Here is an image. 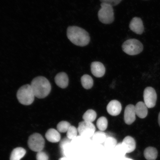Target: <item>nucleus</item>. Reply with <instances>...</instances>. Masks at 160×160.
I'll return each mask as SVG.
<instances>
[{"label":"nucleus","instance_id":"nucleus-1","mask_svg":"<svg viewBox=\"0 0 160 160\" xmlns=\"http://www.w3.org/2000/svg\"><path fill=\"white\" fill-rule=\"evenodd\" d=\"M67 36L72 43L79 47H85L88 45L90 41L89 33L84 29L77 26L68 27Z\"/></svg>","mask_w":160,"mask_h":160},{"label":"nucleus","instance_id":"nucleus-2","mask_svg":"<svg viewBox=\"0 0 160 160\" xmlns=\"http://www.w3.org/2000/svg\"><path fill=\"white\" fill-rule=\"evenodd\" d=\"M31 85L35 97L39 99H43L47 97L51 90V84L48 80L41 76L34 78Z\"/></svg>","mask_w":160,"mask_h":160},{"label":"nucleus","instance_id":"nucleus-3","mask_svg":"<svg viewBox=\"0 0 160 160\" xmlns=\"http://www.w3.org/2000/svg\"><path fill=\"white\" fill-rule=\"evenodd\" d=\"M35 96L31 85H25L20 88L17 93L19 102L24 105L32 104L34 101Z\"/></svg>","mask_w":160,"mask_h":160},{"label":"nucleus","instance_id":"nucleus-4","mask_svg":"<svg viewBox=\"0 0 160 160\" xmlns=\"http://www.w3.org/2000/svg\"><path fill=\"white\" fill-rule=\"evenodd\" d=\"M101 6V9L98 12L99 21L105 24L112 23L115 20L112 6L106 3H102Z\"/></svg>","mask_w":160,"mask_h":160},{"label":"nucleus","instance_id":"nucleus-5","mask_svg":"<svg viewBox=\"0 0 160 160\" xmlns=\"http://www.w3.org/2000/svg\"><path fill=\"white\" fill-rule=\"evenodd\" d=\"M123 51L127 54L133 56L139 54L142 52L143 46L141 42L137 39L127 40L122 46Z\"/></svg>","mask_w":160,"mask_h":160},{"label":"nucleus","instance_id":"nucleus-6","mask_svg":"<svg viewBox=\"0 0 160 160\" xmlns=\"http://www.w3.org/2000/svg\"><path fill=\"white\" fill-rule=\"evenodd\" d=\"M28 144L32 151L38 152L43 151L45 147V141L40 134L35 133L30 136Z\"/></svg>","mask_w":160,"mask_h":160},{"label":"nucleus","instance_id":"nucleus-7","mask_svg":"<svg viewBox=\"0 0 160 160\" xmlns=\"http://www.w3.org/2000/svg\"><path fill=\"white\" fill-rule=\"evenodd\" d=\"M77 129L80 136L88 139L95 132L96 128L92 123L84 121L79 123Z\"/></svg>","mask_w":160,"mask_h":160},{"label":"nucleus","instance_id":"nucleus-8","mask_svg":"<svg viewBox=\"0 0 160 160\" xmlns=\"http://www.w3.org/2000/svg\"><path fill=\"white\" fill-rule=\"evenodd\" d=\"M144 103L149 108L155 107L157 101V94L153 88H146L143 92Z\"/></svg>","mask_w":160,"mask_h":160},{"label":"nucleus","instance_id":"nucleus-9","mask_svg":"<svg viewBox=\"0 0 160 160\" xmlns=\"http://www.w3.org/2000/svg\"><path fill=\"white\" fill-rule=\"evenodd\" d=\"M129 27L132 31L138 35H141L144 32L143 22L140 18H133L130 22Z\"/></svg>","mask_w":160,"mask_h":160},{"label":"nucleus","instance_id":"nucleus-10","mask_svg":"<svg viewBox=\"0 0 160 160\" xmlns=\"http://www.w3.org/2000/svg\"><path fill=\"white\" fill-rule=\"evenodd\" d=\"M135 106L133 105H129L126 107L124 116V120L127 125H131L136 119Z\"/></svg>","mask_w":160,"mask_h":160},{"label":"nucleus","instance_id":"nucleus-11","mask_svg":"<svg viewBox=\"0 0 160 160\" xmlns=\"http://www.w3.org/2000/svg\"><path fill=\"white\" fill-rule=\"evenodd\" d=\"M121 145L126 153H131L134 151L136 149L135 140L133 138L130 136H127L125 137Z\"/></svg>","mask_w":160,"mask_h":160},{"label":"nucleus","instance_id":"nucleus-12","mask_svg":"<svg viewBox=\"0 0 160 160\" xmlns=\"http://www.w3.org/2000/svg\"><path fill=\"white\" fill-rule=\"evenodd\" d=\"M91 68L92 74L96 77L101 78L105 75V68L100 62H93L91 64Z\"/></svg>","mask_w":160,"mask_h":160},{"label":"nucleus","instance_id":"nucleus-13","mask_svg":"<svg viewBox=\"0 0 160 160\" xmlns=\"http://www.w3.org/2000/svg\"><path fill=\"white\" fill-rule=\"evenodd\" d=\"M107 109L109 114L113 116H117L121 112L122 105L121 103L117 100H112L108 105Z\"/></svg>","mask_w":160,"mask_h":160},{"label":"nucleus","instance_id":"nucleus-14","mask_svg":"<svg viewBox=\"0 0 160 160\" xmlns=\"http://www.w3.org/2000/svg\"><path fill=\"white\" fill-rule=\"evenodd\" d=\"M55 81L56 84L61 88H65L68 85V77L67 73L63 72L58 73L55 76Z\"/></svg>","mask_w":160,"mask_h":160},{"label":"nucleus","instance_id":"nucleus-15","mask_svg":"<svg viewBox=\"0 0 160 160\" xmlns=\"http://www.w3.org/2000/svg\"><path fill=\"white\" fill-rule=\"evenodd\" d=\"M45 137L48 141L52 143H57L61 139L59 132L53 128L48 130L45 134Z\"/></svg>","mask_w":160,"mask_h":160},{"label":"nucleus","instance_id":"nucleus-16","mask_svg":"<svg viewBox=\"0 0 160 160\" xmlns=\"http://www.w3.org/2000/svg\"><path fill=\"white\" fill-rule=\"evenodd\" d=\"M148 107L145 103L139 102L135 106L136 115L140 118H145L148 115Z\"/></svg>","mask_w":160,"mask_h":160},{"label":"nucleus","instance_id":"nucleus-17","mask_svg":"<svg viewBox=\"0 0 160 160\" xmlns=\"http://www.w3.org/2000/svg\"><path fill=\"white\" fill-rule=\"evenodd\" d=\"M26 153V150L23 148H15L12 152L10 155V160H21L24 157Z\"/></svg>","mask_w":160,"mask_h":160},{"label":"nucleus","instance_id":"nucleus-18","mask_svg":"<svg viewBox=\"0 0 160 160\" xmlns=\"http://www.w3.org/2000/svg\"><path fill=\"white\" fill-rule=\"evenodd\" d=\"M158 154L157 149L153 147H147L144 151V156L148 160H155L157 158Z\"/></svg>","mask_w":160,"mask_h":160},{"label":"nucleus","instance_id":"nucleus-19","mask_svg":"<svg viewBox=\"0 0 160 160\" xmlns=\"http://www.w3.org/2000/svg\"><path fill=\"white\" fill-rule=\"evenodd\" d=\"M81 82L83 87L85 89H90L93 87V79L89 75H83L81 77Z\"/></svg>","mask_w":160,"mask_h":160},{"label":"nucleus","instance_id":"nucleus-20","mask_svg":"<svg viewBox=\"0 0 160 160\" xmlns=\"http://www.w3.org/2000/svg\"><path fill=\"white\" fill-rule=\"evenodd\" d=\"M92 138L95 142L101 144L105 142L107 137L103 131H99L96 132Z\"/></svg>","mask_w":160,"mask_h":160},{"label":"nucleus","instance_id":"nucleus-21","mask_svg":"<svg viewBox=\"0 0 160 160\" xmlns=\"http://www.w3.org/2000/svg\"><path fill=\"white\" fill-rule=\"evenodd\" d=\"M97 114L93 110L89 109L86 112L83 116L84 121L92 123L97 118Z\"/></svg>","mask_w":160,"mask_h":160},{"label":"nucleus","instance_id":"nucleus-22","mask_svg":"<svg viewBox=\"0 0 160 160\" xmlns=\"http://www.w3.org/2000/svg\"><path fill=\"white\" fill-rule=\"evenodd\" d=\"M108 122L107 118L102 117L98 119L97 122V127L100 131H104L107 128Z\"/></svg>","mask_w":160,"mask_h":160},{"label":"nucleus","instance_id":"nucleus-23","mask_svg":"<svg viewBox=\"0 0 160 160\" xmlns=\"http://www.w3.org/2000/svg\"><path fill=\"white\" fill-rule=\"evenodd\" d=\"M71 124L65 121L60 122L57 126V129L60 132L65 133L68 131L71 126Z\"/></svg>","mask_w":160,"mask_h":160},{"label":"nucleus","instance_id":"nucleus-24","mask_svg":"<svg viewBox=\"0 0 160 160\" xmlns=\"http://www.w3.org/2000/svg\"><path fill=\"white\" fill-rule=\"evenodd\" d=\"M117 141L115 138L109 137L107 138L104 142L105 147L109 149H112L117 145Z\"/></svg>","mask_w":160,"mask_h":160},{"label":"nucleus","instance_id":"nucleus-25","mask_svg":"<svg viewBox=\"0 0 160 160\" xmlns=\"http://www.w3.org/2000/svg\"><path fill=\"white\" fill-rule=\"evenodd\" d=\"M78 129L74 126H71L67 132V138L70 140H72L77 137Z\"/></svg>","mask_w":160,"mask_h":160},{"label":"nucleus","instance_id":"nucleus-26","mask_svg":"<svg viewBox=\"0 0 160 160\" xmlns=\"http://www.w3.org/2000/svg\"><path fill=\"white\" fill-rule=\"evenodd\" d=\"M36 159L37 160H48L49 157L45 152L41 151L37 153Z\"/></svg>","mask_w":160,"mask_h":160},{"label":"nucleus","instance_id":"nucleus-27","mask_svg":"<svg viewBox=\"0 0 160 160\" xmlns=\"http://www.w3.org/2000/svg\"><path fill=\"white\" fill-rule=\"evenodd\" d=\"M122 0H100L102 3L108 4L112 7L118 5Z\"/></svg>","mask_w":160,"mask_h":160},{"label":"nucleus","instance_id":"nucleus-28","mask_svg":"<svg viewBox=\"0 0 160 160\" xmlns=\"http://www.w3.org/2000/svg\"><path fill=\"white\" fill-rule=\"evenodd\" d=\"M59 160H69L67 158H60Z\"/></svg>","mask_w":160,"mask_h":160},{"label":"nucleus","instance_id":"nucleus-29","mask_svg":"<svg viewBox=\"0 0 160 160\" xmlns=\"http://www.w3.org/2000/svg\"><path fill=\"white\" fill-rule=\"evenodd\" d=\"M158 123L160 127V112L159 113V116H158Z\"/></svg>","mask_w":160,"mask_h":160},{"label":"nucleus","instance_id":"nucleus-30","mask_svg":"<svg viewBox=\"0 0 160 160\" xmlns=\"http://www.w3.org/2000/svg\"><path fill=\"white\" fill-rule=\"evenodd\" d=\"M123 160H133L132 159L130 158H125V159H124Z\"/></svg>","mask_w":160,"mask_h":160}]
</instances>
